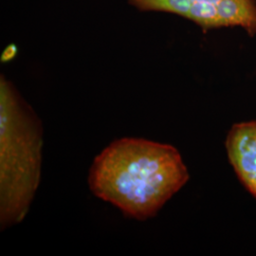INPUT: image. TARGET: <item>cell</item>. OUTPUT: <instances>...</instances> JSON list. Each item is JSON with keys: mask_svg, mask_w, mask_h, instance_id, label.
<instances>
[{"mask_svg": "<svg viewBox=\"0 0 256 256\" xmlns=\"http://www.w3.org/2000/svg\"><path fill=\"white\" fill-rule=\"evenodd\" d=\"M188 180L174 147L135 138L114 140L95 158L88 174L94 196L140 221L155 216Z\"/></svg>", "mask_w": 256, "mask_h": 256, "instance_id": "6da1fadb", "label": "cell"}, {"mask_svg": "<svg viewBox=\"0 0 256 256\" xmlns=\"http://www.w3.org/2000/svg\"><path fill=\"white\" fill-rule=\"evenodd\" d=\"M43 128L14 86L0 79V224L24 220L40 182Z\"/></svg>", "mask_w": 256, "mask_h": 256, "instance_id": "7a4b0ae2", "label": "cell"}, {"mask_svg": "<svg viewBox=\"0 0 256 256\" xmlns=\"http://www.w3.org/2000/svg\"><path fill=\"white\" fill-rule=\"evenodd\" d=\"M226 148L239 180L256 198V122L234 126Z\"/></svg>", "mask_w": 256, "mask_h": 256, "instance_id": "3957f363", "label": "cell"}, {"mask_svg": "<svg viewBox=\"0 0 256 256\" xmlns=\"http://www.w3.org/2000/svg\"><path fill=\"white\" fill-rule=\"evenodd\" d=\"M220 27L241 26L250 36L256 34L254 0H221L218 4Z\"/></svg>", "mask_w": 256, "mask_h": 256, "instance_id": "277c9868", "label": "cell"}, {"mask_svg": "<svg viewBox=\"0 0 256 256\" xmlns=\"http://www.w3.org/2000/svg\"><path fill=\"white\" fill-rule=\"evenodd\" d=\"M191 10L188 18L204 30L220 28L218 18V4L221 0H188Z\"/></svg>", "mask_w": 256, "mask_h": 256, "instance_id": "5b68a950", "label": "cell"}, {"mask_svg": "<svg viewBox=\"0 0 256 256\" xmlns=\"http://www.w3.org/2000/svg\"><path fill=\"white\" fill-rule=\"evenodd\" d=\"M18 52V48L16 45L10 44L9 46H7V48L3 50L2 54H1V62L2 63L10 62L12 60H14L16 58Z\"/></svg>", "mask_w": 256, "mask_h": 256, "instance_id": "8992f818", "label": "cell"}]
</instances>
